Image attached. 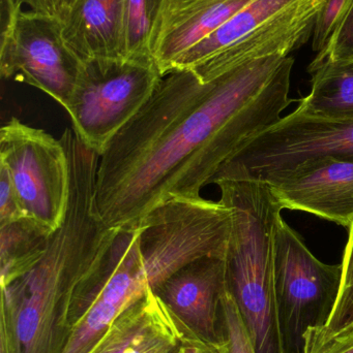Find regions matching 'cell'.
I'll return each instance as SVG.
<instances>
[{"instance_id":"1","label":"cell","mask_w":353,"mask_h":353,"mask_svg":"<svg viewBox=\"0 0 353 353\" xmlns=\"http://www.w3.org/2000/svg\"><path fill=\"white\" fill-rule=\"evenodd\" d=\"M294 59L255 60L211 78L175 70L99 155L95 211L130 228L171 199L201 196L220 170L290 105Z\"/></svg>"},{"instance_id":"2","label":"cell","mask_w":353,"mask_h":353,"mask_svg":"<svg viewBox=\"0 0 353 353\" xmlns=\"http://www.w3.org/2000/svg\"><path fill=\"white\" fill-rule=\"evenodd\" d=\"M60 139L70 157V203L41 261L1 286L0 329L10 353L64 352L72 334L68 319L75 292L117 230L107 228L95 211L99 155L70 128Z\"/></svg>"},{"instance_id":"3","label":"cell","mask_w":353,"mask_h":353,"mask_svg":"<svg viewBox=\"0 0 353 353\" xmlns=\"http://www.w3.org/2000/svg\"><path fill=\"white\" fill-rule=\"evenodd\" d=\"M220 201L231 213L226 290L255 353H284L274 283L273 232L283 208L269 185L218 176Z\"/></svg>"},{"instance_id":"4","label":"cell","mask_w":353,"mask_h":353,"mask_svg":"<svg viewBox=\"0 0 353 353\" xmlns=\"http://www.w3.org/2000/svg\"><path fill=\"white\" fill-rule=\"evenodd\" d=\"M325 0H251L225 24L178 59L207 79L242 64L288 56L313 35ZM172 70V72H173Z\"/></svg>"},{"instance_id":"5","label":"cell","mask_w":353,"mask_h":353,"mask_svg":"<svg viewBox=\"0 0 353 353\" xmlns=\"http://www.w3.org/2000/svg\"><path fill=\"white\" fill-rule=\"evenodd\" d=\"M327 159H353V119L309 115L296 108L251 139L216 176L271 187Z\"/></svg>"},{"instance_id":"6","label":"cell","mask_w":353,"mask_h":353,"mask_svg":"<svg viewBox=\"0 0 353 353\" xmlns=\"http://www.w3.org/2000/svg\"><path fill=\"white\" fill-rule=\"evenodd\" d=\"M135 225L143 268L153 290L198 259H225L231 213L221 201L182 197L159 205Z\"/></svg>"},{"instance_id":"7","label":"cell","mask_w":353,"mask_h":353,"mask_svg":"<svg viewBox=\"0 0 353 353\" xmlns=\"http://www.w3.org/2000/svg\"><path fill=\"white\" fill-rule=\"evenodd\" d=\"M155 60L84 61L66 111L76 136L101 155L161 82Z\"/></svg>"},{"instance_id":"8","label":"cell","mask_w":353,"mask_h":353,"mask_svg":"<svg viewBox=\"0 0 353 353\" xmlns=\"http://www.w3.org/2000/svg\"><path fill=\"white\" fill-rule=\"evenodd\" d=\"M273 251L284 353H304L306 334L323 329L333 313L343 269L319 261L282 215L274 226Z\"/></svg>"},{"instance_id":"9","label":"cell","mask_w":353,"mask_h":353,"mask_svg":"<svg viewBox=\"0 0 353 353\" xmlns=\"http://www.w3.org/2000/svg\"><path fill=\"white\" fill-rule=\"evenodd\" d=\"M22 6L1 0L0 74L39 89L66 110L83 62L64 41L58 17Z\"/></svg>"},{"instance_id":"10","label":"cell","mask_w":353,"mask_h":353,"mask_svg":"<svg viewBox=\"0 0 353 353\" xmlns=\"http://www.w3.org/2000/svg\"><path fill=\"white\" fill-rule=\"evenodd\" d=\"M0 165L10 174L26 217L54 232L70 196L68 148L41 128L12 118L0 130Z\"/></svg>"},{"instance_id":"11","label":"cell","mask_w":353,"mask_h":353,"mask_svg":"<svg viewBox=\"0 0 353 353\" xmlns=\"http://www.w3.org/2000/svg\"><path fill=\"white\" fill-rule=\"evenodd\" d=\"M180 336L225 343L222 300L226 292L225 259L204 257L180 269L153 290Z\"/></svg>"},{"instance_id":"12","label":"cell","mask_w":353,"mask_h":353,"mask_svg":"<svg viewBox=\"0 0 353 353\" xmlns=\"http://www.w3.org/2000/svg\"><path fill=\"white\" fill-rule=\"evenodd\" d=\"M251 0H165L153 39L151 57L162 76L189 50L213 34Z\"/></svg>"},{"instance_id":"13","label":"cell","mask_w":353,"mask_h":353,"mask_svg":"<svg viewBox=\"0 0 353 353\" xmlns=\"http://www.w3.org/2000/svg\"><path fill=\"white\" fill-rule=\"evenodd\" d=\"M271 188L283 209L306 212L347 228L352 223L353 159L313 163Z\"/></svg>"},{"instance_id":"14","label":"cell","mask_w":353,"mask_h":353,"mask_svg":"<svg viewBox=\"0 0 353 353\" xmlns=\"http://www.w3.org/2000/svg\"><path fill=\"white\" fill-rule=\"evenodd\" d=\"M60 20L64 41L81 61L126 59L124 0H79Z\"/></svg>"},{"instance_id":"15","label":"cell","mask_w":353,"mask_h":353,"mask_svg":"<svg viewBox=\"0 0 353 353\" xmlns=\"http://www.w3.org/2000/svg\"><path fill=\"white\" fill-rule=\"evenodd\" d=\"M308 70L311 91L298 109L319 117L353 119V60L325 62Z\"/></svg>"},{"instance_id":"16","label":"cell","mask_w":353,"mask_h":353,"mask_svg":"<svg viewBox=\"0 0 353 353\" xmlns=\"http://www.w3.org/2000/svg\"><path fill=\"white\" fill-rule=\"evenodd\" d=\"M52 234L28 217L0 226V286L24 275L41 261Z\"/></svg>"},{"instance_id":"17","label":"cell","mask_w":353,"mask_h":353,"mask_svg":"<svg viewBox=\"0 0 353 353\" xmlns=\"http://www.w3.org/2000/svg\"><path fill=\"white\" fill-rule=\"evenodd\" d=\"M167 313L153 290L128 307L89 353H128Z\"/></svg>"},{"instance_id":"18","label":"cell","mask_w":353,"mask_h":353,"mask_svg":"<svg viewBox=\"0 0 353 353\" xmlns=\"http://www.w3.org/2000/svg\"><path fill=\"white\" fill-rule=\"evenodd\" d=\"M341 265V288L335 308L323 329L306 334L304 353H319L336 338L353 332V220L348 226V241Z\"/></svg>"},{"instance_id":"19","label":"cell","mask_w":353,"mask_h":353,"mask_svg":"<svg viewBox=\"0 0 353 353\" xmlns=\"http://www.w3.org/2000/svg\"><path fill=\"white\" fill-rule=\"evenodd\" d=\"M164 1L124 0L126 59H153L151 39Z\"/></svg>"},{"instance_id":"20","label":"cell","mask_w":353,"mask_h":353,"mask_svg":"<svg viewBox=\"0 0 353 353\" xmlns=\"http://www.w3.org/2000/svg\"><path fill=\"white\" fill-rule=\"evenodd\" d=\"M353 60V0L343 18L336 27L327 47L316 54L309 68L321 65L325 62Z\"/></svg>"},{"instance_id":"21","label":"cell","mask_w":353,"mask_h":353,"mask_svg":"<svg viewBox=\"0 0 353 353\" xmlns=\"http://www.w3.org/2000/svg\"><path fill=\"white\" fill-rule=\"evenodd\" d=\"M180 334L166 313L128 353H178Z\"/></svg>"},{"instance_id":"22","label":"cell","mask_w":353,"mask_h":353,"mask_svg":"<svg viewBox=\"0 0 353 353\" xmlns=\"http://www.w3.org/2000/svg\"><path fill=\"white\" fill-rule=\"evenodd\" d=\"M222 323L227 353H255L240 311L227 290L222 300Z\"/></svg>"},{"instance_id":"23","label":"cell","mask_w":353,"mask_h":353,"mask_svg":"<svg viewBox=\"0 0 353 353\" xmlns=\"http://www.w3.org/2000/svg\"><path fill=\"white\" fill-rule=\"evenodd\" d=\"M352 0H325L319 10L312 35V49L321 53L329 43L336 27L343 18Z\"/></svg>"},{"instance_id":"24","label":"cell","mask_w":353,"mask_h":353,"mask_svg":"<svg viewBox=\"0 0 353 353\" xmlns=\"http://www.w3.org/2000/svg\"><path fill=\"white\" fill-rule=\"evenodd\" d=\"M26 217L10 174L0 165V226Z\"/></svg>"},{"instance_id":"25","label":"cell","mask_w":353,"mask_h":353,"mask_svg":"<svg viewBox=\"0 0 353 353\" xmlns=\"http://www.w3.org/2000/svg\"><path fill=\"white\" fill-rule=\"evenodd\" d=\"M178 353H227L225 343H209L198 338L180 336V348Z\"/></svg>"},{"instance_id":"26","label":"cell","mask_w":353,"mask_h":353,"mask_svg":"<svg viewBox=\"0 0 353 353\" xmlns=\"http://www.w3.org/2000/svg\"><path fill=\"white\" fill-rule=\"evenodd\" d=\"M319 353H353V332L336 338Z\"/></svg>"},{"instance_id":"27","label":"cell","mask_w":353,"mask_h":353,"mask_svg":"<svg viewBox=\"0 0 353 353\" xmlns=\"http://www.w3.org/2000/svg\"><path fill=\"white\" fill-rule=\"evenodd\" d=\"M20 1L28 6L35 12L58 17L60 0H20Z\"/></svg>"},{"instance_id":"28","label":"cell","mask_w":353,"mask_h":353,"mask_svg":"<svg viewBox=\"0 0 353 353\" xmlns=\"http://www.w3.org/2000/svg\"><path fill=\"white\" fill-rule=\"evenodd\" d=\"M79 0H60L59 12L58 18L62 19L75 6Z\"/></svg>"},{"instance_id":"29","label":"cell","mask_w":353,"mask_h":353,"mask_svg":"<svg viewBox=\"0 0 353 353\" xmlns=\"http://www.w3.org/2000/svg\"><path fill=\"white\" fill-rule=\"evenodd\" d=\"M0 353H10L3 330L0 329Z\"/></svg>"}]
</instances>
